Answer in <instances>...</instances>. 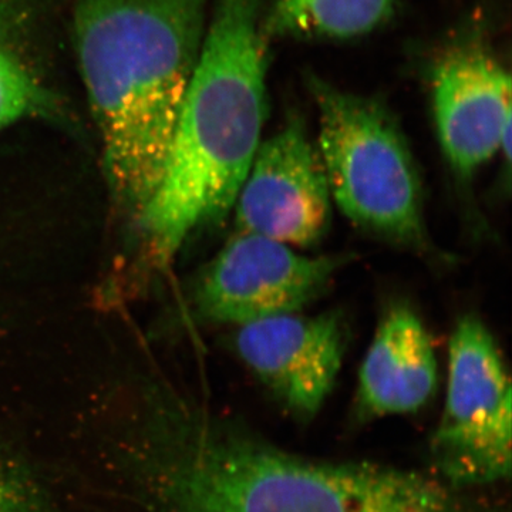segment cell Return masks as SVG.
Masks as SVG:
<instances>
[{"label":"cell","instance_id":"cell-1","mask_svg":"<svg viewBox=\"0 0 512 512\" xmlns=\"http://www.w3.org/2000/svg\"><path fill=\"white\" fill-rule=\"evenodd\" d=\"M148 399L80 457L100 512H504L431 471L299 456L205 407Z\"/></svg>","mask_w":512,"mask_h":512},{"label":"cell","instance_id":"cell-2","mask_svg":"<svg viewBox=\"0 0 512 512\" xmlns=\"http://www.w3.org/2000/svg\"><path fill=\"white\" fill-rule=\"evenodd\" d=\"M208 0H76L73 36L104 170L140 217L165 161L207 30Z\"/></svg>","mask_w":512,"mask_h":512},{"label":"cell","instance_id":"cell-3","mask_svg":"<svg viewBox=\"0 0 512 512\" xmlns=\"http://www.w3.org/2000/svg\"><path fill=\"white\" fill-rule=\"evenodd\" d=\"M266 103L262 0H218L163 175L137 218L147 265L164 268L194 231L234 210Z\"/></svg>","mask_w":512,"mask_h":512},{"label":"cell","instance_id":"cell-4","mask_svg":"<svg viewBox=\"0 0 512 512\" xmlns=\"http://www.w3.org/2000/svg\"><path fill=\"white\" fill-rule=\"evenodd\" d=\"M319 156L339 210L357 228L412 251L430 238L423 187L402 128L382 103L313 80Z\"/></svg>","mask_w":512,"mask_h":512},{"label":"cell","instance_id":"cell-5","mask_svg":"<svg viewBox=\"0 0 512 512\" xmlns=\"http://www.w3.org/2000/svg\"><path fill=\"white\" fill-rule=\"evenodd\" d=\"M512 390L483 320H458L448 348L446 406L430 443L431 473L480 490L511 477Z\"/></svg>","mask_w":512,"mask_h":512},{"label":"cell","instance_id":"cell-6","mask_svg":"<svg viewBox=\"0 0 512 512\" xmlns=\"http://www.w3.org/2000/svg\"><path fill=\"white\" fill-rule=\"evenodd\" d=\"M346 262L345 255L299 254L274 239L237 232L201 276L195 306L210 322L238 326L299 312Z\"/></svg>","mask_w":512,"mask_h":512},{"label":"cell","instance_id":"cell-7","mask_svg":"<svg viewBox=\"0 0 512 512\" xmlns=\"http://www.w3.org/2000/svg\"><path fill=\"white\" fill-rule=\"evenodd\" d=\"M332 202L319 151L295 117L256 151L235 201V222L238 232L311 248L328 232Z\"/></svg>","mask_w":512,"mask_h":512},{"label":"cell","instance_id":"cell-8","mask_svg":"<svg viewBox=\"0 0 512 512\" xmlns=\"http://www.w3.org/2000/svg\"><path fill=\"white\" fill-rule=\"evenodd\" d=\"M235 346L286 412L308 421L322 409L338 379L345 330L333 312L286 313L241 326Z\"/></svg>","mask_w":512,"mask_h":512},{"label":"cell","instance_id":"cell-9","mask_svg":"<svg viewBox=\"0 0 512 512\" xmlns=\"http://www.w3.org/2000/svg\"><path fill=\"white\" fill-rule=\"evenodd\" d=\"M434 117L441 148L457 173L473 174L503 151L511 158V79L483 50L456 49L437 64Z\"/></svg>","mask_w":512,"mask_h":512},{"label":"cell","instance_id":"cell-10","mask_svg":"<svg viewBox=\"0 0 512 512\" xmlns=\"http://www.w3.org/2000/svg\"><path fill=\"white\" fill-rule=\"evenodd\" d=\"M439 384L429 330L409 306L384 315L359 372L357 412L363 419L419 412Z\"/></svg>","mask_w":512,"mask_h":512},{"label":"cell","instance_id":"cell-11","mask_svg":"<svg viewBox=\"0 0 512 512\" xmlns=\"http://www.w3.org/2000/svg\"><path fill=\"white\" fill-rule=\"evenodd\" d=\"M0 512H90L37 437L0 429Z\"/></svg>","mask_w":512,"mask_h":512},{"label":"cell","instance_id":"cell-12","mask_svg":"<svg viewBox=\"0 0 512 512\" xmlns=\"http://www.w3.org/2000/svg\"><path fill=\"white\" fill-rule=\"evenodd\" d=\"M394 0H276L262 18L268 37L349 39L386 23Z\"/></svg>","mask_w":512,"mask_h":512},{"label":"cell","instance_id":"cell-13","mask_svg":"<svg viewBox=\"0 0 512 512\" xmlns=\"http://www.w3.org/2000/svg\"><path fill=\"white\" fill-rule=\"evenodd\" d=\"M23 13L0 0V131L20 120L57 114V100L23 47Z\"/></svg>","mask_w":512,"mask_h":512}]
</instances>
